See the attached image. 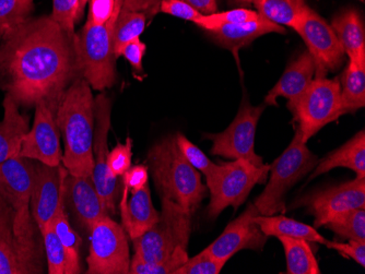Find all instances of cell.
<instances>
[{
  "mask_svg": "<svg viewBox=\"0 0 365 274\" xmlns=\"http://www.w3.org/2000/svg\"><path fill=\"white\" fill-rule=\"evenodd\" d=\"M75 36L51 16L30 18L14 28L0 41L1 89L19 106L44 102L56 112L66 90L81 75Z\"/></svg>",
  "mask_w": 365,
  "mask_h": 274,
  "instance_id": "cell-1",
  "label": "cell"
},
{
  "mask_svg": "<svg viewBox=\"0 0 365 274\" xmlns=\"http://www.w3.org/2000/svg\"><path fill=\"white\" fill-rule=\"evenodd\" d=\"M56 122L65 141L63 167L75 176L93 173L94 98L80 75L66 90L56 110Z\"/></svg>",
  "mask_w": 365,
  "mask_h": 274,
  "instance_id": "cell-2",
  "label": "cell"
},
{
  "mask_svg": "<svg viewBox=\"0 0 365 274\" xmlns=\"http://www.w3.org/2000/svg\"><path fill=\"white\" fill-rule=\"evenodd\" d=\"M149 171L160 197L172 200L194 214L207 196L200 174L178 149L175 136L155 143L148 153Z\"/></svg>",
  "mask_w": 365,
  "mask_h": 274,
  "instance_id": "cell-3",
  "label": "cell"
},
{
  "mask_svg": "<svg viewBox=\"0 0 365 274\" xmlns=\"http://www.w3.org/2000/svg\"><path fill=\"white\" fill-rule=\"evenodd\" d=\"M307 143L297 129L288 148L270 165L269 181L254 202L260 216L284 214L287 192L317 167L319 159Z\"/></svg>",
  "mask_w": 365,
  "mask_h": 274,
  "instance_id": "cell-4",
  "label": "cell"
},
{
  "mask_svg": "<svg viewBox=\"0 0 365 274\" xmlns=\"http://www.w3.org/2000/svg\"><path fill=\"white\" fill-rule=\"evenodd\" d=\"M192 214L172 200L162 198L159 220L138 238L133 239L134 257L143 263L167 260L178 249H187Z\"/></svg>",
  "mask_w": 365,
  "mask_h": 274,
  "instance_id": "cell-5",
  "label": "cell"
},
{
  "mask_svg": "<svg viewBox=\"0 0 365 274\" xmlns=\"http://www.w3.org/2000/svg\"><path fill=\"white\" fill-rule=\"evenodd\" d=\"M115 22L98 26L87 21L80 34L75 36L80 73L90 87L98 91L112 87L116 81V56L113 40Z\"/></svg>",
  "mask_w": 365,
  "mask_h": 274,
  "instance_id": "cell-6",
  "label": "cell"
},
{
  "mask_svg": "<svg viewBox=\"0 0 365 274\" xmlns=\"http://www.w3.org/2000/svg\"><path fill=\"white\" fill-rule=\"evenodd\" d=\"M269 169L270 165L257 167L244 159H233V162L218 165L206 177L210 191L208 218L215 220L227 206L237 210L257 184L266 183Z\"/></svg>",
  "mask_w": 365,
  "mask_h": 274,
  "instance_id": "cell-7",
  "label": "cell"
},
{
  "mask_svg": "<svg viewBox=\"0 0 365 274\" xmlns=\"http://www.w3.org/2000/svg\"><path fill=\"white\" fill-rule=\"evenodd\" d=\"M305 142L322 128L344 115L340 83L327 78H314L304 93L289 106Z\"/></svg>",
  "mask_w": 365,
  "mask_h": 274,
  "instance_id": "cell-8",
  "label": "cell"
},
{
  "mask_svg": "<svg viewBox=\"0 0 365 274\" xmlns=\"http://www.w3.org/2000/svg\"><path fill=\"white\" fill-rule=\"evenodd\" d=\"M89 235L88 274L129 273L131 258L123 226L106 216L93 223Z\"/></svg>",
  "mask_w": 365,
  "mask_h": 274,
  "instance_id": "cell-9",
  "label": "cell"
},
{
  "mask_svg": "<svg viewBox=\"0 0 365 274\" xmlns=\"http://www.w3.org/2000/svg\"><path fill=\"white\" fill-rule=\"evenodd\" d=\"M36 174V163L26 157H14L0 163V196L14 210V233L33 238L30 211L31 191Z\"/></svg>",
  "mask_w": 365,
  "mask_h": 274,
  "instance_id": "cell-10",
  "label": "cell"
},
{
  "mask_svg": "<svg viewBox=\"0 0 365 274\" xmlns=\"http://www.w3.org/2000/svg\"><path fill=\"white\" fill-rule=\"evenodd\" d=\"M266 104L253 106L244 98L233 122L220 134H206L212 141L211 154L231 159H244L255 167L264 164L262 157L255 152V136L258 122Z\"/></svg>",
  "mask_w": 365,
  "mask_h": 274,
  "instance_id": "cell-11",
  "label": "cell"
},
{
  "mask_svg": "<svg viewBox=\"0 0 365 274\" xmlns=\"http://www.w3.org/2000/svg\"><path fill=\"white\" fill-rule=\"evenodd\" d=\"M112 101L106 94L94 99V167L92 181L108 214H116L118 177L112 175L108 167V137L110 129Z\"/></svg>",
  "mask_w": 365,
  "mask_h": 274,
  "instance_id": "cell-12",
  "label": "cell"
},
{
  "mask_svg": "<svg viewBox=\"0 0 365 274\" xmlns=\"http://www.w3.org/2000/svg\"><path fill=\"white\" fill-rule=\"evenodd\" d=\"M293 30L304 41L315 63V78H325L344 61V52L333 28L309 8Z\"/></svg>",
  "mask_w": 365,
  "mask_h": 274,
  "instance_id": "cell-13",
  "label": "cell"
},
{
  "mask_svg": "<svg viewBox=\"0 0 365 274\" xmlns=\"http://www.w3.org/2000/svg\"><path fill=\"white\" fill-rule=\"evenodd\" d=\"M294 206H307V214L314 216V228H322L344 212L365 208V179L356 177L336 187L313 192L297 200Z\"/></svg>",
  "mask_w": 365,
  "mask_h": 274,
  "instance_id": "cell-14",
  "label": "cell"
},
{
  "mask_svg": "<svg viewBox=\"0 0 365 274\" xmlns=\"http://www.w3.org/2000/svg\"><path fill=\"white\" fill-rule=\"evenodd\" d=\"M34 107L36 118L32 128L24 137L19 157H26L49 167H58L61 164L63 153L59 128L55 116L56 112L44 102H40Z\"/></svg>",
  "mask_w": 365,
  "mask_h": 274,
  "instance_id": "cell-15",
  "label": "cell"
},
{
  "mask_svg": "<svg viewBox=\"0 0 365 274\" xmlns=\"http://www.w3.org/2000/svg\"><path fill=\"white\" fill-rule=\"evenodd\" d=\"M258 216H260L259 212L254 204H248L245 211L229 223L222 234L211 243L206 251L225 263L244 249L262 251L268 236L256 223Z\"/></svg>",
  "mask_w": 365,
  "mask_h": 274,
  "instance_id": "cell-16",
  "label": "cell"
},
{
  "mask_svg": "<svg viewBox=\"0 0 365 274\" xmlns=\"http://www.w3.org/2000/svg\"><path fill=\"white\" fill-rule=\"evenodd\" d=\"M61 200L76 222L89 233L93 223L110 216L102 204L91 176H75L65 169L61 179Z\"/></svg>",
  "mask_w": 365,
  "mask_h": 274,
  "instance_id": "cell-17",
  "label": "cell"
},
{
  "mask_svg": "<svg viewBox=\"0 0 365 274\" xmlns=\"http://www.w3.org/2000/svg\"><path fill=\"white\" fill-rule=\"evenodd\" d=\"M63 165L49 167L36 161V174L31 191L30 211L33 221L42 230L51 223L63 204L61 179Z\"/></svg>",
  "mask_w": 365,
  "mask_h": 274,
  "instance_id": "cell-18",
  "label": "cell"
},
{
  "mask_svg": "<svg viewBox=\"0 0 365 274\" xmlns=\"http://www.w3.org/2000/svg\"><path fill=\"white\" fill-rule=\"evenodd\" d=\"M128 191V188L124 187L120 214L123 228L133 241L153 226L159 220L160 214L153 206L150 187L148 184L139 189L130 190L129 199Z\"/></svg>",
  "mask_w": 365,
  "mask_h": 274,
  "instance_id": "cell-19",
  "label": "cell"
},
{
  "mask_svg": "<svg viewBox=\"0 0 365 274\" xmlns=\"http://www.w3.org/2000/svg\"><path fill=\"white\" fill-rule=\"evenodd\" d=\"M315 63L309 52L302 53L287 67L277 85L264 98L266 105H277L278 98L288 100L287 106L292 105L309 87L315 77Z\"/></svg>",
  "mask_w": 365,
  "mask_h": 274,
  "instance_id": "cell-20",
  "label": "cell"
},
{
  "mask_svg": "<svg viewBox=\"0 0 365 274\" xmlns=\"http://www.w3.org/2000/svg\"><path fill=\"white\" fill-rule=\"evenodd\" d=\"M206 32L215 42L237 56L242 47L247 46L256 38L269 33H286V28L260 17L256 21L227 24Z\"/></svg>",
  "mask_w": 365,
  "mask_h": 274,
  "instance_id": "cell-21",
  "label": "cell"
},
{
  "mask_svg": "<svg viewBox=\"0 0 365 274\" xmlns=\"http://www.w3.org/2000/svg\"><path fill=\"white\" fill-rule=\"evenodd\" d=\"M34 239L14 235L4 237L0 232V274L42 273L36 263Z\"/></svg>",
  "mask_w": 365,
  "mask_h": 274,
  "instance_id": "cell-22",
  "label": "cell"
},
{
  "mask_svg": "<svg viewBox=\"0 0 365 274\" xmlns=\"http://www.w3.org/2000/svg\"><path fill=\"white\" fill-rule=\"evenodd\" d=\"M4 118L0 122V163L18 157L29 128V117L22 115L19 104L9 94L4 99Z\"/></svg>",
  "mask_w": 365,
  "mask_h": 274,
  "instance_id": "cell-23",
  "label": "cell"
},
{
  "mask_svg": "<svg viewBox=\"0 0 365 274\" xmlns=\"http://www.w3.org/2000/svg\"><path fill=\"white\" fill-rule=\"evenodd\" d=\"M337 167L352 169L356 177L365 179V132L361 130L346 144L317 163L309 179H317L322 174L327 173Z\"/></svg>",
  "mask_w": 365,
  "mask_h": 274,
  "instance_id": "cell-24",
  "label": "cell"
},
{
  "mask_svg": "<svg viewBox=\"0 0 365 274\" xmlns=\"http://www.w3.org/2000/svg\"><path fill=\"white\" fill-rule=\"evenodd\" d=\"M331 28L350 61L365 65L364 24L356 10L348 9L334 18Z\"/></svg>",
  "mask_w": 365,
  "mask_h": 274,
  "instance_id": "cell-25",
  "label": "cell"
},
{
  "mask_svg": "<svg viewBox=\"0 0 365 274\" xmlns=\"http://www.w3.org/2000/svg\"><path fill=\"white\" fill-rule=\"evenodd\" d=\"M256 223L259 225L260 230L268 237H289V238L304 239L309 243L327 244V239L324 238L314 226L287 218L282 216H258Z\"/></svg>",
  "mask_w": 365,
  "mask_h": 274,
  "instance_id": "cell-26",
  "label": "cell"
},
{
  "mask_svg": "<svg viewBox=\"0 0 365 274\" xmlns=\"http://www.w3.org/2000/svg\"><path fill=\"white\" fill-rule=\"evenodd\" d=\"M257 14L268 21L294 28L309 9L305 0H254Z\"/></svg>",
  "mask_w": 365,
  "mask_h": 274,
  "instance_id": "cell-27",
  "label": "cell"
},
{
  "mask_svg": "<svg viewBox=\"0 0 365 274\" xmlns=\"http://www.w3.org/2000/svg\"><path fill=\"white\" fill-rule=\"evenodd\" d=\"M344 114L356 112L365 106V65L350 61L340 83Z\"/></svg>",
  "mask_w": 365,
  "mask_h": 274,
  "instance_id": "cell-28",
  "label": "cell"
},
{
  "mask_svg": "<svg viewBox=\"0 0 365 274\" xmlns=\"http://www.w3.org/2000/svg\"><path fill=\"white\" fill-rule=\"evenodd\" d=\"M44 241L47 267L49 274H77L81 272L80 260H77L65 248L51 224L40 231Z\"/></svg>",
  "mask_w": 365,
  "mask_h": 274,
  "instance_id": "cell-29",
  "label": "cell"
},
{
  "mask_svg": "<svg viewBox=\"0 0 365 274\" xmlns=\"http://www.w3.org/2000/svg\"><path fill=\"white\" fill-rule=\"evenodd\" d=\"M286 253L287 273L319 274V263L309 241L304 239L278 237Z\"/></svg>",
  "mask_w": 365,
  "mask_h": 274,
  "instance_id": "cell-30",
  "label": "cell"
},
{
  "mask_svg": "<svg viewBox=\"0 0 365 274\" xmlns=\"http://www.w3.org/2000/svg\"><path fill=\"white\" fill-rule=\"evenodd\" d=\"M147 16L141 12L120 11L118 19L115 22L114 34V52L116 58L120 56L123 47L135 40L140 38L145 24H147Z\"/></svg>",
  "mask_w": 365,
  "mask_h": 274,
  "instance_id": "cell-31",
  "label": "cell"
},
{
  "mask_svg": "<svg viewBox=\"0 0 365 274\" xmlns=\"http://www.w3.org/2000/svg\"><path fill=\"white\" fill-rule=\"evenodd\" d=\"M34 10V0H0V41L24 24Z\"/></svg>",
  "mask_w": 365,
  "mask_h": 274,
  "instance_id": "cell-32",
  "label": "cell"
},
{
  "mask_svg": "<svg viewBox=\"0 0 365 274\" xmlns=\"http://www.w3.org/2000/svg\"><path fill=\"white\" fill-rule=\"evenodd\" d=\"M328 230L337 236L348 241H358L365 243V210L354 209L336 216L325 225Z\"/></svg>",
  "mask_w": 365,
  "mask_h": 274,
  "instance_id": "cell-33",
  "label": "cell"
},
{
  "mask_svg": "<svg viewBox=\"0 0 365 274\" xmlns=\"http://www.w3.org/2000/svg\"><path fill=\"white\" fill-rule=\"evenodd\" d=\"M89 0H53L51 17L69 36H75V26L81 20Z\"/></svg>",
  "mask_w": 365,
  "mask_h": 274,
  "instance_id": "cell-34",
  "label": "cell"
},
{
  "mask_svg": "<svg viewBox=\"0 0 365 274\" xmlns=\"http://www.w3.org/2000/svg\"><path fill=\"white\" fill-rule=\"evenodd\" d=\"M260 16L257 11L247 9L245 7L235 8L223 12H215L199 18L195 24L204 28L205 31L210 28H219L227 24L243 23V22L256 21Z\"/></svg>",
  "mask_w": 365,
  "mask_h": 274,
  "instance_id": "cell-35",
  "label": "cell"
},
{
  "mask_svg": "<svg viewBox=\"0 0 365 274\" xmlns=\"http://www.w3.org/2000/svg\"><path fill=\"white\" fill-rule=\"evenodd\" d=\"M188 259L187 249H178L167 260L157 263H143L138 258H131L129 273L131 274H174Z\"/></svg>",
  "mask_w": 365,
  "mask_h": 274,
  "instance_id": "cell-36",
  "label": "cell"
},
{
  "mask_svg": "<svg viewBox=\"0 0 365 274\" xmlns=\"http://www.w3.org/2000/svg\"><path fill=\"white\" fill-rule=\"evenodd\" d=\"M49 224L52 226L53 231L56 233L58 238L61 239L65 248L75 259L80 260V248H81L82 241L79 235L71 228L68 214H67L63 204H61L58 211Z\"/></svg>",
  "mask_w": 365,
  "mask_h": 274,
  "instance_id": "cell-37",
  "label": "cell"
},
{
  "mask_svg": "<svg viewBox=\"0 0 365 274\" xmlns=\"http://www.w3.org/2000/svg\"><path fill=\"white\" fill-rule=\"evenodd\" d=\"M176 143L182 154L184 155L188 163L197 171L202 172L205 176H209L215 171L218 165L215 163L202 152L194 143L190 142L184 135H175Z\"/></svg>",
  "mask_w": 365,
  "mask_h": 274,
  "instance_id": "cell-38",
  "label": "cell"
},
{
  "mask_svg": "<svg viewBox=\"0 0 365 274\" xmlns=\"http://www.w3.org/2000/svg\"><path fill=\"white\" fill-rule=\"evenodd\" d=\"M225 261L211 255L206 249L192 258H188L174 274H219L225 265Z\"/></svg>",
  "mask_w": 365,
  "mask_h": 274,
  "instance_id": "cell-39",
  "label": "cell"
},
{
  "mask_svg": "<svg viewBox=\"0 0 365 274\" xmlns=\"http://www.w3.org/2000/svg\"><path fill=\"white\" fill-rule=\"evenodd\" d=\"M122 6L118 0H90L87 21L103 26L110 21H116Z\"/></svg>",
  "mask_w": 365,
  "mask_h": 274,
  "instance_id": "cell-40",
  "label": "cell"
},
{
  "mask_svg": "<svg viewBox=\"0 0 365 274\" xmlns=\"http://www.w3.org/2000/svg\"><path fill=\"white\" fill-rule=\"evenodd\" d=\"M131 157H133V140L126 139L125 143H118L108 157V167L110 173L115 177L124 175L131 167Z\"/></svg>",
  "mask_w": 365,
  "mask_h": 274,
  "instance_id": "cell-41",
  "label": "cell"
},
{
  "mask_svg": "<svg viewBox=\"0 0 365 274\" xmlns=\"http://www.w3.org/2000/svg\"><path fill=\"white\" fill-rule=\"evenodd\" d=\"M160 11L192 23L204 16L182 0H161Z\"/></svg>",
  "mask_w": 365,
  "mask_h": 274,
  "instance_id": "cell-42",
  "label": "cell"
},
{
  "mask_svg": "<svg viewBox=\"0 0 365 274\" xmlns=\"http://www.w3.org/2000/svg\"><path fill=\"white\" fill-rule=\"evenodd\" d=\"M326 246L328 248L335 249L341 255L351 258L356 263L364 267L365 265V243L358 241H349V243H336L328 241Z\"/></svg>",
  "mask_w": 365,
  "mask_h": 274,
  "instance_id": "cell-43",
  "label": "cell"
},
{
  "mask_svg": "<svg viewBox=\"0 0 365 274\" xmlns=\"http://www.w3.org/2000/svg\"><path fill=\"white\" fill-rule=\"evenodd\" d=\"M145 43L140 40V38H135V40L130 41L127 43L124 47H123L122 52H120V56H124L125 59L130 63V66L137 71V73H143V59L145 56Z\"/></svg>",
  "mask_w": 365,
  "mask_h": 274,
  "instance_id": "cell-44",
  "label": "cell"
},
{
  "mask_svg": "<svg viewBox=\"0 0 365 274\" xmlns=\"http://www.w3.org/2000/svg\"><path fill=\"white\" fill-rule=\"evenodd\" d=\"M149 179V169L145 165H135L131 167L126 173L123 175L124 187L128 190L139 189L147 185Z\"/></svg>",
  "mask_w": 365,
  "mask_h": 274,
  "instance_id": "cell-45",
  "label": "cell"
},
{
  "mask_svg": "<svg viewBox=\"0 0 365 274\" xmlns=\"http://www.w3.org/2000/svg\"><path fill=\"white\" fill-rule=\"evenodd\" d=\"M161 0H123L120 11H135L153 17L160 11Z\"/></svg>",
  "mask_w": 365,
  "mask_h": 274,
  "instance_id": "cell-46",
  "label": "cell"
},
{
  "mask_svg": "<svg viewBox=\"0 0 365 274\" xmlns=\"http://www.w3.org/2000/svg\"><path fill=\"white\" fill-rule=\"evenodd\" d=\"M182 1H185L204 16L218 11L217 0H182Z\"/></svg>",
  "mask_w": 365,
  "mask_h": 274,
  "instance_id": "cell-47",
  "label": "cell"
},
{
  "mask_svg": "<svg viewBox=\"0 0 365 274\" xmlns=\"http://www.w3.org/2000/svg\"><path fill=\"white\" fill-rule=\"evenodd\" d=\"M229 3L231 4V5L245 7V6L252 5V4L254 3V0H229Z\"/></svg>",
  "mask_w": 365,
  "mask_h": 274,
  "instance_id": "cell-48",
  "label": "cell"
},
{
  "mask_svg": "<svg viewBox=\"0 0 365 274\" xmlns=\"http://www.w3.org/2000/svg\"><path fill=\"white\" fill-rule=\"evenodd\" d=\"M118 3L120 4V6H122L123 0H118Z\"/></svg>",
  "mask_w": 365,
  "mask_h": 274,
  "instance_id": "cell-49",
  "label": "cell"
}]
</instances>
